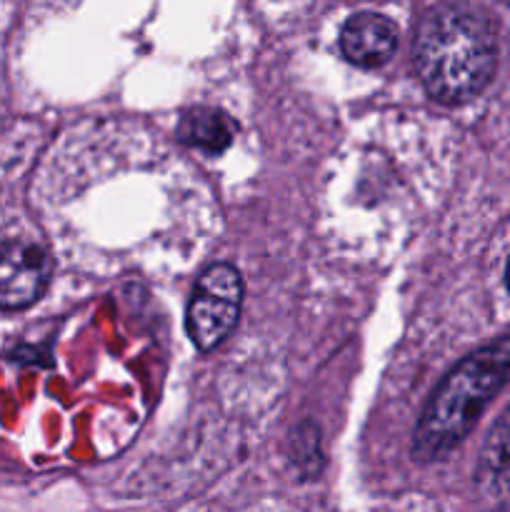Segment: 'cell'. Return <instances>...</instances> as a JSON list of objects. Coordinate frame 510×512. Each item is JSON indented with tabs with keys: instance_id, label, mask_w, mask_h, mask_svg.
I'll return each mask as SVG.
<instances>
[{
	"instance_id": "cell-1",
	"label": "cell",
	"mask_w": 510,
	"mask_h": 512,
	"mask_svg": "<svg viewBox=\"0 0 510 512\" xmlns=\"http://www.w3.org/2000/svg\"><path fill=\"white\" fill-rule=\"evenodd\" d=\"M413 55L430 98L463 103L490 83L498 48L483 15L458 5H433L420 15Z\"/></svg>"
},
{
	"instance_id": "cell-2",
	"label": "cell",
	"mask_w": 510,
	"mask_h": 512,
	"mask_svg": "<svg viewBox=\"0 0 510 512\" xmlns=\"http://www.w3.org/2000/svg\"><path fill=\"white\" fill-rule=\"evenodd\" d=\"M510 378V338H500L455 365L425 405L413 435L420 463L440 460L473 430L485 405Z\"/></svg>"
},
{
	"instance_id": "cell-3",
	"label": "cell",
	"mask_w": 510,
	"mask_h": 512,
	"mask_svg": "<svg viewBox=\"0 0 510 512\" xmlns=\"http://www.w3.org/2000/svg\"><path fill=\"white\" fill-rule=\"evenodd\" d=\"M243 305V278L228 263H215L205 270L190 295L185 330L203 353L215 350L238 325Z\"/></svg>"
},
{
	"instance_id": "cell-4",
	"label": "cell",
	"mask_w": 510,
	"mask_h": 512,
	"mask_svg": "<svg viewBox=\"0 0 510 512\" xmlns=\"http://www.w3.org/2000/svg\"><path fill=\"white\" fill-rule=\"evenodd\" d=\"M53 278V263L45 248L30 240L0 243V310L30 308L43 298Z\"/></svg>"
},
{
	"instance_id": "cell-5",
	"label": "cell",
	"mask_w": 510,
	"mask_h": 512,
	"mask_svg": "<svg viewBox=\"0 0 510 512\" xmlns=\"http://www.w3.org/2000/svg\"><path fill=\"white\" fill-rule=\"evenodd\" d=\"M398 48V30L393 20L380 13H355L340 30V53L358 68H378L393 58Z\"/></svg>"
},
{
	"instance_id": "cell-6",
	"label": "cell",
	"mask_w": 510,
	"mask_h": 512,
	"mask_svg": "<svg viewBox=\"0 0 510 512\" xmlns=\"http://www.w3.org/2000/svg\"><path fill=\"white\" fill-rule=\"evenodd\" d=\"M235 130H238V125L223 110L193 108L180 118L178 140L190 148L203 150V153L218 155L233 143Z\"/></svg>"
},
{
	"instance_id": "cell-7",
	"label": "cell",
	"mask_w": 510,
	"mask_h": 512,
	"mask_svg": "<svg viewBox=\"0 0 510 512\" xmlns=\"http://www.w3.org/2000/svg\"><path fill=\"white\" fill-rule=\"evenodd\" d=\"M505 283H508V290H510V260H508V270H505Z\"/></svg>"
}]
</instances>
